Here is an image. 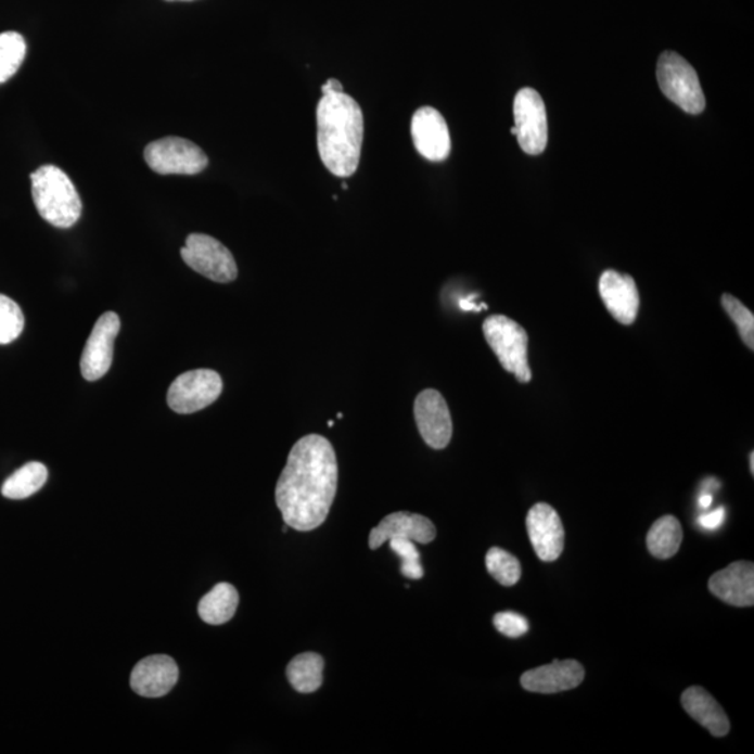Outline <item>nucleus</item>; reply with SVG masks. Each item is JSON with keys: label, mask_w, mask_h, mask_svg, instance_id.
Here are the masks:
<instances>
[{"label": "nucleus", "mask_w": 754, "mask_h": 754, "mask_svg": "<svg viewBox=\"0 0 754 754\" xmlns=\"http://www.w3.org/2000/svg\"><path fill=\"white\" fill-rule=\"evenodd\" d=\"M584 676L583 665L574 660H554L552 664L539 666L522 676V686L533 693L553 694L566 692L580 686Z\"/></svg>", "instance_id": "obj_17"}, {"label": "nucleus", "mask_w": 754, "mask_h": 754, "mask_svg": "<svg viewBox=\"0 0 754 754\" xmlns=\"http://www.w3.org/2000/svg\"><path fill=\"white\" fill-rule=\"evenodd\" d=\"M318 149L330 172L348 178L357 172L363 143V114L345 92H325L319 101Z\"/></svg>", "instance_id": "obj_2"}, {"label": "nucleus", "mask_w": 754, "mask_h": 754, "mask_svg": "<svg viewBox=\"0 0 754 754\" xmlns=\"http://www.w3.org/2000/svg\"><path fill=\"white\" fill-rule=\"evenodd\" d=\"M460 306H461V309H463V310H475V312H480L481 308H483V309L488 308V306H486V305L475 306L473 304V302H470V299L460 301Z\"/></svg>", "instance_id": "obj_32"}, {"label": "nucleus", "mask_w": 754, "mask_h": 754, "mask_svg": "<svg viewBox=\"0 0 754 754\" xmlns=\"http://www.w3.org/2000/svg\"><path fill=\"white\" fill-rule=\"evenodd\" d=\"M725 517H727V512H725L724 508H718L712 513L700 515L698 519V524L703 529H707V532H715V529L721 527L725 522Z\"/></svg>", "instance_id": "obj_30"}, {"label": "nucleus", "mask_w": 754, "mask_h": 754, "mask_svg": "<svg viewBox=\"0 0 754 754\" xmlns=\"http://www.w3.org/2000/svg\"><path fill=\"white\" fill-rule=\"evenodd\" d=\"M324 661L316 653L296 655L286 666V678L299 693H314L323 683Z\"/></svg>", "instance_id": "obj_22"}, {"label": "nucleus", "mask_w": 754, "mask_h": 754, "mask_svg": "<svg viewBox=\"0 0 754 754\" xmlns=\"http://www.w3.org/2000/svg\"><path fill=\"white\" fill-rule=\"evenodd\" d=\"M529 541L542 562H553L564 548V528L557 510L548 503H537L527 515Z\"/></svg>", "instance_id": "obj_13"}, {"label": "nucleus", "mask_w": 754, "mask_h": 754, "mask_svg": "<svg viewBox=\"0 0 754 754\" xmlns=\"http://www.w3.org/2000/svg\"><path fill=\"white\" fill-rule=\"evenodd\" d=\"M26 53L27 43L22 34L16 31L0 34V85L16 75Z\"/></svg>", "instance_id": "obj_24"}, {"label": "nucleus", "mask_w": 754, "mask_h": 754, "mask_svg": "<svg viewBox=\"0 0 754 754\" xmlns=\"http://www.w3.org/2000/svg\"><path fill=\"white\" fill-rule=\"evenodd\" d=\"M494 625L500 634L512 639L524 636L529 629L528 621L515 612H499L494 617Z\"/></svg>", "instance_id": "obj_29"}, {"label": "nucleus", "mask_w": 754, "mask_h": 754, "mask_svg": "<svg viewBox=\"0 0 754 754\" xmlns=\"http://www.w3.org/2000/svg\"><path fill=\"white\" fill-rule=\"evenodd\" d=\"M33 201L37 212L56 228H71L81 216L79 192L61 168L43 165L31 174Z\"/></svg>", "instance_id": "obj_3"}, {"label": "nucleus", "mask_w": 754, "mask_h": 754, "mask_svg": "<svg viewBox=\"0 0 754 754\" xmlns=\"http://www.w3.org/2000/svg\"><path fill=\"white\" fill-rule=\"evenodd\" d=\"M181 256L192 270L208 280L221 284L237 280L238 267L232 253L213 237L191 233L181 250Z\"/></svg>", "instance_id": "obj_7"}, {"label": "nucleus", "mask_w": 754, "mask_h": 754, "mask_svg": "<svg viewBox=\"0 0 754 754\" xmlns=\"http://www.w3.org/2000/svg\"><path fill=\"white\" fill-rule=\"evenodd\" d=\"M396 538L430 544L436 538V528L425 515L408 512L392 513L372 529L369 535V548L374 551L384 542Z\"/></svg>", "instance_id": "obj_15"}, {"label": "nucleus", "mask_w": 754, "mask_h": 754, "mask_svg": "<svg viewBox=\"0 0 754 754\" xmlns=\"http://www.w3.org/2000/svg\"><path fill=\"white\" fill-rule=\"evenodd\" d=\"M47 480V467L33 461V463L23 465L21 470H17L16 473L4 481L2 495L4 498L13 500L30 498L46 485Z\"/></svg>", "instance_id": "obj_23"}, {"label": "nucleus", "mask_w": 754, "mask_h": 754, "mask_svg": "<svg viewBox=\"0 0 754 754\" xmlns=\"http://www.w3.org/2000/svg\"><path fill=\"white\" fill-rule=\"evenodd\" d=\"M413 417L422 439L432 449L442 450L449 446L452 421L445 397L435 388L418 394L413 402Z\"/></svg>", "instance_id": "obj_11"}, {"label": "nucleus", "mask_w": 754, "mask_h": 754, "mask_svg": "<svg viewBox=\"0 0 754 754\" xmlns=\"http://www.w3.org/2000/svg\"><path fill=\"white\" fill-rule=\"evenodd\" d=\"M751 473L754 474V452H751Z\"/></svg>", "instance_id": "obj_34"}, {"label": "nucleus", "mask_w": 754, "mask_h": 754, "mask_svg": "<svg viewBox=\"0 0 754 754\" xmlns=\"http://www.w3.org/2000/svg\"><path fill=\"white\" fill-rule=\"evenodd\" d=\"M683 541V529L674 515H664L653 524L647 534V547L653 557L669 559L678 553Z\"/></svg>", "instance_id": "obj_21"}, {"label": "nucleus", "mask_w": 754, "mask_h": 754, "mask_svg": "<svg viewBox=\"0 0 754 754\" xmlns=\"http://www.w3.org/2000/svg\"><path fill=\"white\" fill-rule=\"evenodd\" d=\"M682 705L686 713L702 727L707 728L714 737H725L731 729V724H729L721 705L703 688L694 686V688L685 690Z\"/></svg>", "instance_id": "obj_19"}, {"label": "nucleus", "mask_w": 754, "mask_h": 754, "mask_svg": "<svg viewBox=\"0 0 754 754\" xmlns=\"http://www.w3.org/2000/svg\"><path fill=\"white\" fill-rule=\"evenodd\" d=\"M338 464L332 443L306 435L292 447L277 481L276 503L284 523L296 532H312L328 519L337 494Z\"/></svg>", "instance_id": "obj_1"}, {"label": "nucleus", "mask_w": 754, "mask_h": 754, "mask_svg": "<svg viewBox=\"0 0 754 754\" xmlns=\"http://www.w3.org/2000/svg\"><path fill=\"white\" fill-rule=\"evenodd\" d=\"M144 159L159 175H196L208 165L204 151L191 140L182 138L153 141L144 150Z\"/></svg>", "instance_id": "obj_6"}, {"label": "nucleus", "mask_w": 754, "mask_h": 754, "mask_svg": "<svg viewBox=\"0 0 754 754\" xmlns=\"http://www.w3.org/2000/svg\"><path fill=\"white\" fill-rule=\"evenodd\" d=\"M222 393V379L212 369H196L182 373L169 387L167 401L174 412L194 413L218 400Z\"/></svg>", "instance_id": "obj_8"}, {"label": "nucleus", "mask_w": 754, "mask_h": 754, "mask_svg": "<svg viewBox=\"0 0 754 754\" xmlns=\"http://www.w3.org/2000/svg\"><path fill=\"white\" fill-rule=\"evenodd\" d=\"M391 549L398 558L401 559L402 576L410 580H420L423 577V567L421 564V554L418 552L416 544L410 539H391Z\"/></svg>", "instance_id": "obj_28"}, {"label": "nucleus", "mask_w": 754, "mask_h": 754, "mask_svg": "<svg viewBox=\"0 0 754 754\" xmlns=\"http://www.w3.org/2000/svg\"><path fill=\"white\" fill-rule=\"evenodd\" d=\"M178 665L168 655H153L141 660L130 676V686L143 698H163L177 685Z\"/></svg>", "instance_id": "obj_16"}, {"label": "nucleus", "mask_w": 754, "mask_h": 754, "mask_svg": "<svg viewBox=\"0 0 754 754\" xmlns=\"http://www.w3.org/2000/svg\"><path fill=\"white\" fill-rule=\"evenodd\" d=\"M514 128L520 148L525 154H542L548 145V116L542 97L534 89H523L513 104Z\"/></svg>", "instance_id": "obj_9"}, {"label": "nucleus", "mask_w": 754, "mask_h": 754, "mask_svg": "<svg viewBox=\"0 0 754 754\" xmlns=\"http://www.w3.org/2000/svg\"><path fill=\"white\" fill-rule=\"evenodd\" d=\"M656 80L666 99L688 114L699 115L705 108V97L698 73L685 57L666 51L656 63Z\"/></svg>", "instance_id": "obj_5"}, {"label": "nucleus", "mask_w": 754, "mask_h": 754, "mask_svg": "<svg viewBox=\"0 0 754 754\" xmlns=\"http://www.w3.org/2000/svg\"><path fill=\"white\" fill-rule=\"evenodd\" d=\"M119 330L120 319L115 312H106L97 320L81 355L80 368L86 381H100L108 373Z\"/></svg>", "instance_id": "obj_10"}, {"label": "nucleus", "mask_w": 754, "mask_h": 754, "mask_svg": "<svg viewBox=\"0 0 754 754\" xmlns=\"http://www.w3.org/2000/svg\"><path fill=\"white\" fill-rule=\"evenodd\" d=\"M710 591L719 600L738 608L753 606L754 566L751 562H734L715 573L708 582Z\"/></svg>", "instance_id": "obj_18"}, {"label": "nucleus", "mask_w": 754, "mask_h": 754, "mask_svg": "<svg viewBox=\"0 0 754 754\" xmlns=\"http://www.w3.org/2000/svg\"><path fill=\"white\" fill-rule=\"evenodd\" d=\"M411 136L418 153L427 162H445L450 155L449 126L439 111L422 106L412 116Z\"/></svg>", "instance_id": "obj_12"}, {"label": "nucleus", "mask_w": 754, "mask_h": 754, "mask_svg": "<svg viewBox=\"0 0 754 754\" xmlns=\"http://www.w3.org/2000/svg\"><path fill=\"white\" fill-rule=\"evenodd\" d=\"M485 562L490 576L504 587L514 586L522 577V564L519 559L502 548H490Z\"/></svg>", "instance_id": "obj_25"}, {"label": "nucleus", "mask_w": 754, "mask_h": 754, "mask_svg": "<svg viewBox=\"0 0 754 754\" xmlns=\"http://www.w3.org/2000/svg\"><path fill=\"white\" fill-rule=\"evenodd\" d=\"M343 91H344V89H343L342 81H338L337 79H329L322 86L323 94H325V92H343Z\"/></svg>", "instance_id": "obj_31"}, {"label": "nucleus", "mask_w": 754, "mask_h": 754, "mask_svg": "<svg viewBox=\"0 0 754 754\" xmlns=\"http://www.w3.org/2000/svg\"><path fill=\"white\" fill-rule=\"evenodd\" d=\"M24 329V315L21 306L8 296L0 294V344H11L21 337Z\"/></svg>", "instance_id": "obj_26"}, {"label": "nucleus", "mask_w": 754, "mask_h": 754, "mask_svg": "<svg viewBox=\"0 0 754 754\" xmlns=\"http://www.w3.org/2000/svg\"><path fill=\"white\" fill-rule=\"evenodd\" d=\"M712 503H713V495L704 494V495L700 496V499H699L700 508L708 509L710 506H712Z\"/></svg>", "instance_id": "obj_33"}, {"label": "nucleus", "mask_w": 754, "mask_h": 754, "mask_svg": "<svg viewBox=\"0 0 754 754\" xmlns=\"http://www.w3.org/2000/svg\"><path fill=\"white\" fill-rule=\"evenodd\" d=\"M600 295L608 312L622 324H634L639 314L640 295L634 277L615 270L602 272Z\"/></svg>", "instance_id": "obj_14"}, {"label": "nucleus", "mask_w": 754, "mask_h": 754, "mask_svg": "<svg viewBox=\"0 0 754 754\" xmlns=\"http://www.w3.org/2000/svg\"><path fill=\"white\" fill-rule=\"evenodd\" d=\"M343 189H344V191H348L347 184L344 183V184H343Z\"/></svg>", "instance_id": "obj_36"}, {"label": "nucleus", "mask_w": 754, "mask_h": 754, "mask_svg": "<svg viewBox=\"0 0 754 754\" xmlns=\"http://www.w3.org/2000/svg\"><path fill=\"white\" fill-rule=\"evenodd\" d=\"M486 343L506 371L520 383L532 382L528 365V334L517 322L503 315H494L483 325Z\"/></svg>", "instance_id": "obj_4"}, {"label": "nucleus", "mask_w": 754, "mask_h": 754, "mask_svg": "<svg viewBox=\"0 0 754 754\" xmlns=\"http://www.w3.org/2000/svg\"><path fill=\"white\" fill-rule=\"evenodd\" d=\"M167 2H192V0H167Z\"/></svg>", "instance_id": "obj_35"}, {"label": "nucleus", "mask_w": 754, "mask_h": 754, "mask_svg": "<svg viewBox=\"0 0 754 754\" xmlns=\"http://www.w3.org/2000/svg\"><path fill=\"white\" fill-rule=\"evenodd\" d=\"M240 593L232 584L220 583L199 602V615L208 625H222L235 615Z\"/></svg>", "instance_id": "obj_20"}, {"label": "nucleus", "mask_w": 754, "mask_h": 754, "mask_svg": "<svg viewBox=\"0 0 754 754\" xmlns=\"http://www.w3.org/2000/svg\"><path fill=\"white\" fill-rule=\"evenodd\" d=\"M723 306L725 312L733 320L734 325L741 334L743 343L749 349H754V316L752 310H749L741 301L734 298L731 294L723 295Z\"/></svg>", "instance_id": "obj_27"}]
</instances>
